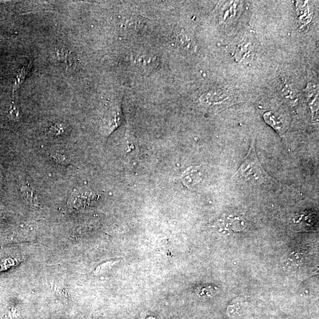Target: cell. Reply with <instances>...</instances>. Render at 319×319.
Here are the masks:
<instances>
[{
    "label": "cell",
    "mask_w": 319,
    "mask_h": 319,
    "mask_svg": "<svg viewBox=\"0 0 319 319\" xmlns=\"http://www.w3.org/2000/svg\"><path fill=\"white\" fill-rule=\"evenodd\" d=\"M237 173L242 178L255 184L263 183L268 178L269 176L258 161L254 141L252 142L249 151Z\"/></svg>",
    "instance_id": "6da1fadb"
},
{
    "label": "cell",
    "mask_w": 319,
    "mask_h": 319,
    "mask_svg": "<svg viewBox=\"0 0 319 319\" xmlns=\"http://www.w3.org/2000/svg\"><path fill=\"white\" fill-rule=\"evenodd\" d=\"M230 95L224 90H218L208 92L202 95V104L208 106H222L229 102Z\"/></svg>",
    "instance_id": "7a4b0ae2"
},
{
    "label": "cell",
    "mask_w": 319,
    "mask_h": 319,
    "mask_svg": "<svg viewBox=\"0 0 319 319\" xmlns=\"http://www.w3.org/2000/svg\"><path fill=\"white\" fill-rule=\"evenodd\" d=\"M203 179V170L200 166H191L182 174L180 180L187 187L196 185Z\"/></svg>",
    "instance_id": "3957f363"
},
{
    "label": "cell",
    "mask_w": 319,
    "mask_h": 319,
    "mask_svg": "<svg viewBox=\"0 0 319 319\" xmlns=\"http://www.w3.org/2000/svg\"><path fill=\"white\" fill-rule=\"evenodd\" d=\"M95 196L92 193L74 192L70 198V204L73 208H81L90 205Z\"/></svg>",
    "instance_id": "277c9868"
},
{
    "label": "cell",
    "mask_w": 319,
    "mask_h": 319,
    "mask_svg": "<svg viewBox=\"0 0 319 319\" xmlns=\"http://www.w3.org/2000/svg\"><path fill=\"white\" fill-rule=\"evenodd\" d=\"M315 218L311 214L304 213L302 215H297L293 220V223L295 224V228L298 230H308L312 229L314 224Z\"/></svg>",
    "instance_id": "5b68a950"
},
{
    "label": "cell",
    "mask_w": 319,
    "mask_h": 319,
    "mask_svg": "<svg viewBox=\"0 0 319 319\" xmlns=\"http://www.w3.org/2000/svg\"><path fill=\"white\" fill-rule=\"evenodd\" d=\"M307 93L308 101H309L312 115H313V120H317L318 116V88H308Z\"/></svg>",
    "instance_id": "8992f818"
},
{
    "label": "cell",
    "mask_w": 319,
    "mask_h": 319,
    "mask_svg": "<svg viewBox=\"0 0 319 319\" xmlns=\"http://www.w3.org/2000/svg\"><path fill=\"white\" fill-rule=\"evenodd\" d=\"M264 118L265 122L277 131L279 134H282L283 133V126L282 124L276 118L274 113L271 112H265L264 114Z\"/></svg>",
    "instance_id": "52a82bcc"
},
{
    "label": "cell",
    "mask_w": 319,
    "mask_h": 319,
    "mask_svg": "<svg viewBox=\"0 0 319 319\" xmlns=\"http://www.w3.org/2000/svg\"><path fill=\"white\" fill-rule=\"evenodd\" d=\"M56 56L59 62L65 63L67 66L72 65L73 56L67 49H59L57 51Z\"/></svg>",
    "instance_id": "ba28073f"
},
{
    "label": "cell",
    "mask_w": 319,
    "mask_h": 319,
    "mask_svg": "<svg viewBox=\"0 0 319 319\" xmlns=\"http://www.w3.org/2000/svg\"><path fill=\"white\" fill-rule=\"evenodd\" d=\"M119 112L118 109H112L108 115V127L110 129L113 130L118 126L120 121Z\"/></svg>",
    "instance_id": "9c48e42d"
},
{
    "label": "cell",
    "mask_w": 319,
    "mask_h": 319,
    "mask_svg": "<svg viewBox=\"0 0 319 319\" xmlns=\"http://www.w3.org/2000/svg\"><path fill=\"white\" fill-rule=\"evenodd\" d=\"M51 157L56 163H59L60 165H67L69 163L68 160L66 157V155L60 152H55L51 155Z\"/></svg>",
    "instance_id": "30bf717a"
},
{
    "label": "cell",
    "mask_w": 319,
    "mask_h": 319,
    "mask_svg": "<svg viewBox=\"0 0 319 319\" xmlns=\"http://www.w3.org/2000/svg\"><path fill=\"white\" fill-rule=\"evenodd\" d=\"M63 131V128L59 124H56V125L53 126L51 129V132L56 135H59L61 134Z\"/></svg>",
    "instance_id": "8fae6325"
}]
</instances>
